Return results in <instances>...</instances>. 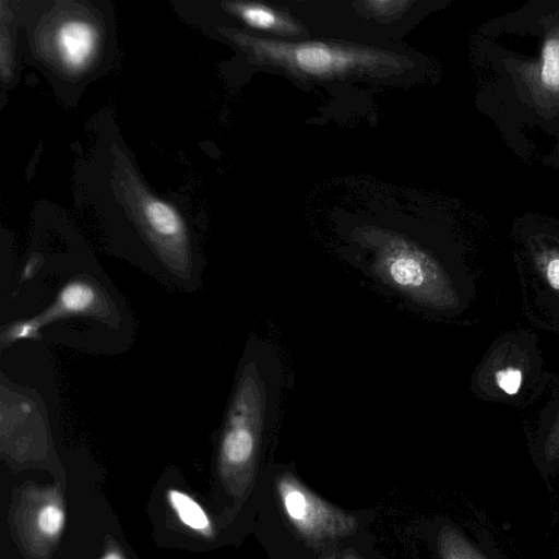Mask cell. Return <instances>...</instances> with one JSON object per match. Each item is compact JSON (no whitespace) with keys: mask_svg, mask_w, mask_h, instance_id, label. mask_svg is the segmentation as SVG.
Wrapping results in <instances>:
<instances>
[{"mask_svg":"<svg viewBox=\"0 0 559 559\" xmlns=\"http://www.w3.org/2000/svg\"><path fill=\"white\" fill-rule=\"evenodd\" d=\"M275 488L286 519L310 543L347 537L357 530L354 515L324 501L292 474H281Z\"/></svg>","mask_w":559,"mask_h":559,"instance_id":"5","label":"cell"},{"mask_svg":"<svg viewBox=\"0 0 559 559\" xmlns=\"http://www.w3.org/2000/svg\"><path fill=\"white\" fill-rule=\"evenodd\" d=\"M225 7L228 12L251 27L287 35L301 33L300 25L266 5L251 2H227Z\"/></svg>","mask_w":559,"mask_h":559,"instance_id":"8","label":"cell"},{"mask_svg":"<svg viewBox=\"0 0 559 559\" xmlns=\"http://www.w3.org/2000/svg\"><path fill=\"white\" fill-rule=\"evenodd\" d=\"M540 81L551 91L559 90V39L549 38L543 46Z\"/></svg>","mask_w":559,"mask_h":559,"instance_id":"11","label":"cell"},{"mask_svg":"<svg viewBox=\"0 0 559 559\" xmlns=\"http://www.w3.org/2000/svg\"><path fill=\"white\" fill-rule=\"evenodd\" d=\"M99 559H126L123 554L118 548H110L106 550Z\"/></svg>","mask_w":559,"mask_h":559,"instance_id":"15","label":"cell"},{"mask_svg":"<svg viewBox=\"0 0 559 559\" xmlns=\"http://www.w3.org/2000/svg\"><path fill=\"white\" fill-rule=\"evenodd\" d=\"M250 58L302 79L330 80L352 75L380 74L405 67V59L373 48L323 43H292L224 29Z\"/></svg>","mask_w":559,"mask_h":559,"instance_id":"2","label":"cell"},{"mask_svg":"<svg viewBox=\"0 0 559 559\" xmlns=\"http://www.w3.org/2000/svg\"><path fill=\"white\" fill-rule=\"evenodd\" d=\"M441 559H486L456 528L443 526L437 538Z\"/></svg>","mask_w":559,"mask_h":559,"instance_id":"10","label":"cell"},{"mask_svg":"<svg viewBox=\"0 0 559 559\" xmlns=\"http://www.w3.org/2000/svg\"><path fill=\"white\" fill-rule=\"evenodd\" d=\"M522 371L515 367H506L496 372V382L508 395H515L522 385Z\"/></svg>","mask_w":559,"mask_h":559,"instance_id":"12","label":"cell"},{"mask_svg":"<svg viewBox=\"0 0 559 559\" xmlns=\"http://www.w3.org/2000/svg\"><path fill=\"white\" fill-rule=\"evenodd\" d=\"M281 361L264 341L248 344L227 407L218 445V471L229 489L241 495L252 481L261 443L275 413Z\"/></svg>","mask_w":559,"mask_h":559,"instance_id":"1","label":"cell"},{"mask_svg":"<svg viewBox=\"0 0 559 559\" xmlns=\"http://www.w3.org/2000/svg\"><path fill=\"white\" fill-rule=\"evenodd\" d=\"M118 169L126 203L168 276L176 277L178 284L189 281L193 275V259L181 215L173 205L147 192L132 169L123 164Z\"/></svg>","mask_w":559,"mask_h":559,"instance_id":"4","label":"cell"},{"mask_svg":"<svg viewBox=\"0 0 559 559\" xmlns=\"http://www.w3.org/2000/svg\"><path fill=\"white\" fill-rule=\"evenodd\" d=\"M337 559H354L352 557H343V558H337Z\"/></svg>","mask_w":559,"mask_h":559,"instance_id":"16","label":"cell"},{"mask_svg":"<svg viewBox=\"0 0 559 559\" xmlns=\"http://www.w3.org/2000/svg\"><path fill=\"white\" fill-rule=\"evenodd\" d=\"M66 525V511L57 493L51 490L44 493L34 508L26 515V530L35 542L51 544L57 542Z\"/></svg>","mask_w":559,"mask_h":559,"instance_id":"7","label":"cell"},{"mask_svg":"<svg viewBox=\"0 0 559 559\" xmlns=\"http://www.w3.org/2000/svg\"><path fill=\"white\" fill-rule=\"evenodd\" d=\"M369 272L407 299L428 307L453 304L450 276L431 251L401 234L365 229L359 237Z\"/></svg>","mask_w":559,"mask_h":559,"instance_id":"3","label":"cell"},{"mask_svg":"<svg viewBox=\"0 0 559 559\" xmlns=\"http://www.w3.org/2000/svg\"><path fill=\"white\" fill-rule=\"evenodd\" d=\"M368 5L372 8V11H374L377 14H391L394 12H397V10L401 8H404L407 5L408 2L405 1H368L366 2Z\"/></svg>","mask_w":559,"mask_h":559,"instance_id":"14","label":"cell"},{"mask_svg":"<svg viewBox=\"0 0 559 559\" xmlns=\"http://www.w3.org/2000/svg\"><path fill=\"white\" fill-rule=\"evenodd\" d=\"M10 34L5 33L2 27L1 32V40H0V61H1V74L3 79H8L12 74V50H11V41Z\"/></svg>","mask_w":559,"mask_h":559,"instance_id":"13","label":"cell"},{"mask_svg":"<svg viewBox=\"0 0 559 559\" xmlns=\"http://www.w3.org/2000/svg\"><path fill=\"white\" fill-rule=\"evenodd\" d=\"M167 501L183 526L205 537L213 535V525L206 511L193 497L170 488L167 490Z\"/></svg>","mask_w":559,"mask_h":559,"instance_id":"9","label":"cell"},{"mask_svg":"<svg viewBox=\"0 0 559 559\" xmlns=\"http://www.w3.org/2000/svg\"><path fill=\"white\" fill-rule=\"evenodd\" d=\"M98 31L85 19H68L55 31V48L61 66L73 73L85 70L98 47Z\"/></svg>","mask_w":559,"mask_h":559,"instance_id":"6","label":"cell"}]
</instances>
